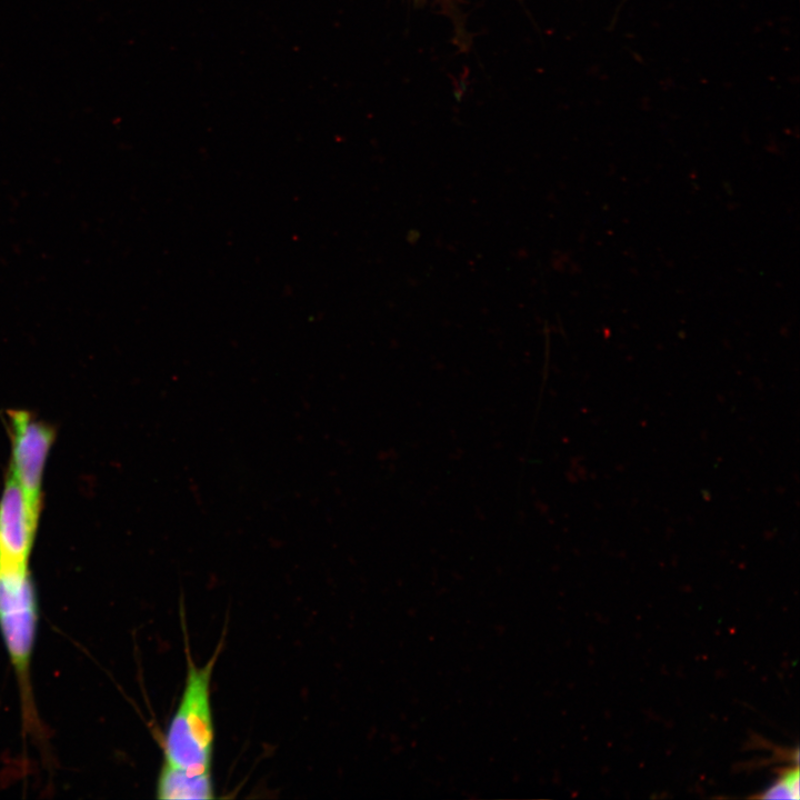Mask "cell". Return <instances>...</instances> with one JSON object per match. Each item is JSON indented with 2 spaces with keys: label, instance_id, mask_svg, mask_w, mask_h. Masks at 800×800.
<instances>
[{
  "label": "cell",
  "instance_id": "1",
  "mask_svg": "<svg viewBox=\"0 0 800 800\" xmlns=\"http://www.w3.org/2000/svg\"><path fill=\"white\" fill-rule=\"evenodd\" d=\"M198 666L188 653L184 686L161 741L164 763L190 773L210 772L214 751L211 681L220 652Z\"/></svg>",
  "mask_w": 800,
  "mask_h": 800
},
{
  "label": "cell",
  "instance_id": "2",
  "mask_svg": "<svg viewBox=\"0 0 800 800\" xmlns=\"http://www.w3.org/2000/svg\"><path fill=\"white\" fill-rule=\"evenodd\" d=\"M38 597L28 566L0 562V632L19 684L27 730L37 729L30 667L39 617Z\"/></svg>",
  "mask_w": 800,
  "mask_h": 800
},
{
  "label": "cell",
  "instance_id": "3",
  "mask_svg": "<svg viewBox=\"0 0 800 800\" xmlns=\"http://www.w3.org/2000/svg\"><path fill=\"white\" fill-rule=\"evenodd\" d=\"M11 459L9 474L21 486L30 502L41 507L46 461L54 439L52 427L27 411H10Z\"/></svg>",
  "mask_w": 800,
  "mask_h": 800
},
{
  "label": "cell",
  "instance_id": "4",
  "mask_svg": "<svg viewBox=\"0 0 800 800\" xmlns=\"http://www.w3.org/2000/svg\"><path fill=\"white\" fill-rule=\"evenodd\" d=\"M40 508L9 474L0 497V562L28 566Z\"/></svg>",
  "mask_w": 800,
  "mask_h": 800
},
{
  "label": "cell",
  "instance_id": "5",
  "mask_svg": "<svg viewBox=\"0 0 800 800\" xmlns=\"http://www.w3.org/2000/svg\"><path fill=\"white\" fill-rule=\"evenodd\" d=\"M162 800H210L214 798L212 772L190 773L162 762L156 782Z\"/></svg>",
  "mask_w": 800,
  "mask_h": 800
},
{
  "label": "cell",
  "instance_id": "6",
  "mask_svg": "<svg viewBox=\"0 0 800 800\" xmlns=\"http://www.w3.org/2000/svg\"><path fill=\"white\" fill-rule=\"evenodd\" d=\"M757 798L762 799H798L799 798V769L798 766L783 768L770 788Z\"/></svg>",
  "mask_w": 800,
  "mask_h": 800
}]
</instances>
